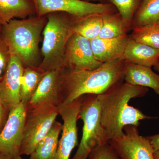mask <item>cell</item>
<instances>
[{
	"mask_svg": "<svg viewBox=\"0 0 159 159\" xmlns=\"http://www.w3.org/2000/svg\"><path fill=\"white\" fill-rule=\"evenodd\" d=\"M123 57L126 62L151 68L159 61V49L129 38Z\"/></svg>",
	"mask_w": 159,
	"mask_h": 159,
	"instance_id": "cell-15",
	"label": "cell"
},
{
	"mask_svg": "<svg viewBox=\"0 0 159 159\" xmlns=\"http://www.w3.org/2000/svg\"><path fill=\"white\" fill-rule=\"evenodd\" d=\"M28 108V103L21 101L9 111L7 121L0 132V153L11 159H22L20 149Z\"/></svg>",
	"mask_w": 159,
	"mask_h": 159,
	"instance_id": "cell-8",
	"label": "cell"
},
{
	"mask_svg": "<svg viewBox=\"0 0 159 159\" xmlns=\"http://www.w3.org/2000/svg\"><path fill=\"white\" fill-rule=\"evenodd\" d=\"M47 22L43 30L41 51L43 60L39 67L44 72L62 68L66 47L73 34L74 17L63 12L47 15Z\"/></svg>",
	"mask_w": 159,
	"mask_h": 159,
	"instance_id": "cell-4",
	"label": "cell"
},
{
	"mask_svg": "<svg viewBox=\"0 0 159 159\" xmlns=\"http://www.w3.org/2000/svg\"><path fill=\"white\" fill-rule=\"evenodd\" d=\"M154 69L159 73V60L155 66H154Z\"/></svg>",
	"mask_w": 159,
	"mask_h": 159,
	"instance_id": "cell-31",
	"label": "cell"
},
{
	"mask_svg": "<svg viewBox=\"0 0 159 159\" xmlns=\"http://www.w3.org/2000/svg\"><path fill=\"white\" fill-rule=\"evenodd\" d=\"M125 134L108 142L122 159H154V150L146 137L140 135L138 127L128 125L123 129Z\"/></svg>",
	"mask_w": 159,
	"mask_h": 159,
	"instance_id": "cell-11",
	"label": "cell"
},
{
	"mask_svg": "<svg viewBox=\"0 0 159 159\" xmlns=\"http://www.w3.org/2000/svg\"><path fill=\"white\" fill-rule=\"evenodd\" d=\"M58 107L49 104L29 106L26 116L20 154L31 155L53 126Z\"/></svg>",
	"mask_w": 159,
	"mask_h": 159,
	"instance_id": "cell-6",
	"label": "cell"
},
{
	"mask_svg": "<svg viewBox=\"0 0 159 159\" xmlns=\"http://www.w3.org/2000/svg\"><path fill=\"white\" fill-rule=\"evenodd\" d=\"M88 158L89 159H122L108 142L94 148Z\"/></svg>",
	"mask_w": 159,
	"mask_h": 159,
	"instance_id": "cell-25",
	"label": "cell"
},
{
	"mask_svg": "<svg viewBox=\"0 0 159 159\" xmlns=\"http://www.w3.org/2000/svg\"><path fill=\"white\" fill-rule=\"evenodd\" d=\"M148 91V88L122 82L97 95L101 124L108 142L123 137V129L126 125L138 127L141 120L151 118L139 109L129 105L131 99L144 97Z\"/></svg>",
	"mask_w": 159,
	"mask_h": 159,
	"instance_id": "cell-1",
	"label": "cell"
},
{
	"mask_svg": "<svg viewBox=\"0 0 159 159\" xmlns=\"http://www.w3.org/2000/svg\"><path fill=\"white\" fill-rule=\"evenodd\" d=\"M146 138L149 140L154 150L159 151V134Z\"/></svg>",
	"mask_w": 159,
	"mask_h": 159,
	"instance_id": "cell-27",
	"label": "cell"
},
{
	"mask_svg": "<svg viewBox=\"0 0 159 159\" xmlns=\"http://www.w3.org/2000/svg\"><path fill=\"white\" fill-rule=\"evenodd\" d=\"M81 102V97L71 103H61L57 106L63 124L55 159H70L72 151L77 145V122Z\"/></svg>",
	"mask_w": 159,
	"mask_h": 159,
	"instance_id": "cell-10",
	"label": "cell"
},
{
	"mask_svg": "<svg viewBox=\"0 0 159 159\" xmlns=\"http://www.w3.org/2000/svg\"><path fill=\"white\" fill-rule=\"evenodd\" d=\"M36 15L45 16L54 12L68 13L73 17L81 18L93 14H104L116 11L110 3H94L80 0H33Z\"/></svg>",
	"mask_w": 159,
	"mask_h": 159,
	"instance_id": "cell-7",
	"label": "cell"
},
{
	"mask_svg": "<svg viewBox=\"0 0 159 159\" xmlns=\"http://www.w3.org/2000/svg\"><path fill=\"white\" fill-rule=\"evenodd\" d=\"M45 72L39 67L24 68L20 80V98L21 102L29 103L37 89Z\"/></svg>",
	"mask_w": 159,
	"mask_h": 159,
	"instance_id": "cell-19",
	"label": "cell"
},
{
	"mask_svg": "<svg viewBox=\"0 0 159 159\" xmlns=\"http://www.w3.org/2000/svg\"><path fill=\"white\" fill-rule=\"evenodd\" d=\"M130 38L153 48L159 49V25L155 24L133 28Z\"/></svg>",
	"mask_w": 159,
	"mask_h": 159,
	"instance_id": "cell-23",
	"label": "cell"
},
{
	"mask_svg": "<svg viewBox=\"0 0 159 159\" xmlns=\"http://www.w3.org/2000/svg\"><path fill=\"white\" fill-rule=\"evenodd\" d=\"M47 16L11 20L3 25L2 34L11 55L16 56L26 67H39L40 35L47 22Z\"/></svg>",
	"mask_w": 159,
	"mask_h": 159,
	"instance_id": "cell-3",
	"label": "cell"
},
{
	"mask_svg": "<svg viewBox=\"0 0 159 159\" xmlns=\"http://www.w3.org/2000/svg\"><path fill=\"white\" fill-rule=\"evenodd\" d=\"M0 159H11L9 157L3 154L0 153Z\"/></svg>",
	"mask_w": 159,
	"mask_h": 159,
	"instance_id": "cell-30",
	"label": "cell"
},
{
	"mask_svg": "<svg viewBox=\"0 0 159 159\" xmlns=\"http://www.w3.org/2000/svg\"><path fill=\"white\" fill-rule=\"evenodd\" d=\"M80 1H84V2H103L104 0H80Z\"/></svg>",
	"mask_w": 159,
	"mask_h": 159,
	"instance_id": "cell-32",
	"label": "cell"
},
{
	"mask_svg": "<svg viewBox=\"0 0 159 159\" xmlns=\"http://www.w3.org/2000/svg\"><path fill=\"white\" fill-rule=\"evenodd\" d=\"M11 57L9 46L2 34H0V81L3 79Z\"/></svg>",
	"mask_w": 159,
	"mask_h": 159,
	"instance_id": "cell-26",
	"label": "cell"
},
{
	"mask_svg": "<svg viewBox=\"0 0 159 159\" xmlns=\"http://www.w3.org/2000/svg\"><path fill=\"white\" fill-rule=\"evenodd\" d=\"M36 15L33 0H0V22L2 25L14 19Z\"/></svg>",
	"mask_w": 159,
	"mask_h": 159,
	"instance_id": "cell-17",
	"label": "cell"
},
{
	"mask_svg": "<svg viewBox=\"0 0 159 159\" xmlns=\"http://www.w3.org/2000/svg\"><path fill=\"white\" fill-rule=\"evenodd\" d=\"M24 68L17 57L11 55L6 73L0 81V97L9 112L21 102L20 86Z\"/></svg>",
	"mask_w": 159,
	"mask_h": 159,
	"instance_id": "cell-13",
	"label": "cell"
},
{
	"mask_svg": "<svg viewBox=\"0 0 159 159\" xmlns=\"http://www.w3.org/2000/svg\"><path fill=\"white\" fill-rule=\"evenodd\" d=\"M107 1L116 7L122 19L130 27L134 15L142 0H107Z\"/></svg>",
	"mask_w": 159,
	"mask_h": 159,
	"instance_id": "cell-24",
	"label": "cell"
},
{
	"mask_svg": "<svg viewBox=\"0 0 159 159\" xmlns=\"http://www.w3.org/2000/svg\"><path fill=\"white\" fill-rule=\"evenodd\" d=\"M88 95L85 99H82L78 117L83 122L82 136L72 159H87L94 148L108 142L101 124L100 103L97 95Z\"/></svg>",
	"mask_w": 159,
	"mask_h": 159,
	"instance_id": "cell-5",
	"label": "cell"
},
{
	"mask_svg": "<svg viewBox=\"0 0 159 159\" xmlns=\"http://www.w3.org/2000/svg\"><path fill=\"white\" fill-rule=\"evenodd\" d=\"M6 111L7 110L4 105L2 98L0 97V129L2 128L5 119V114Z\"/></svg>",
	"mask_w": 159,
	"mask_h": 159,
	"instance_id": "cell-28",
	"label": "cell"
},
{
	"mask_svg": "<svg viewBox=\"0 0 159 159\" xmlns=\"http://www.w3.org/2000/svg\"><path fill=\"white\" fill-rule=\"evenodd\" d=\"M64 72L63 68L45 72L28 106L49 104L58 106L61 103Z\"/></svg>",
	"mask_w": 159,
	"mask_h": 159,
	"instance_id": "cell-12",
	"label": "cell"
},
{
	"mask_svg": "<svg viewBox=\"0 0 159 159\" xmlns=\"http://www.w3.org/2000/svg\"><path fill=\"white\" fill-rule=\"evenodd\" d=\"M123 57L104 63L93 70L70 71L65 69L62 102H74L87 94L100 95L124 80Z\"/></svg>",
	"mask_w": 159,
	"mask_h": 159,
	"instance_id": "cell-2",
	"label": "cell"
},
{
	"mask_svg": "<svg viewBox=\"0 0 159 159\" xmlns=\"http://www.w3.org/2000/svg\"><path fill=\"white\" fill-rule=\"evenodd\" d=\"M159 20V0H142L134 16V28L156 24Z\"/></svg>",
	"mask_w": 159,
	"mask_h": 159,
	"instance_id": "cell-22",
	"label": "cell"
},
{
	"mask_svg": "<svg viewBox=\"0 0 159 159\" xmlns=\"http://www.w3.org/2000/svg\"><path fill=\"white\" fill-rule=\"evenodd\" d=\"M3 25L0 22V34L2 32V29Z\"/></svg>",
	"mask_w": 159,
	"mask_h": 159,
	"instance_id": "cell-33",
	"label": "cell"
},
{
	"mask_svg": "<svg viewBox=\"0 0 159 159\" xmlns=\"http://www.w3.org/2000/svg\"><path fill=\"white\" fill-rule=\"evenodd\" d=\"M62 124L55 121L49 132L39 143L30 159H55Z\"/></svg>",
	"mask_w": 159,
	"mask_h": 159,
	"instance_id": "cell-18",
	"label": "cell"
},
{
	"mask_svg": "<svg viewBox=\"0 0 159 159\" xmlns=\"http://www.w3.org/2000/svg\"><path fill=\"white\" fill-rule=\"evenodd\" d=\"M129 39L127 34L113 39L98 37L91 40L95 58L104 63L123 57L125 47Z\"/></svg>",
	"mask_w": 159,
	"mask_h": 159,
	"instance_id": "cell-14",
	"label": "cell"
},
{
	"mask_svg": "<svg viewBox=\"0 0 159 159\" xmlns=\"http://www.w3.org/2000/svg\"><path fill=\"white\" fill-rule=\"evenodd\" d=\"M102 25L98 37L113 39L125 35L129 27L119 12H108L102 15Z\"/></svg>",
	"mask_w": 159,
	"mask_h": 159,
	"instance_id": "cell-21",
	"label": "cell"
},
{
	"mask_svg": "<svg viewBox=\"0 0 159 159\" xmlns=\"http://www.w3.org/2000/svg\"><path fill=\"white\" fill-rule=\"evenodd\" d=\"M154 159H159V151H154L153 153Z\"/></svg>",
	"mask_w": 159,
	"mask_h": 159,
	"instance_id": "cell-29",
	"label": "cell"
},
{
	"mask_svg": "<svg viewBox=\"0 0 159 159\" xmlns=\"http://www.w3.org/2000/svg\"><path fill=\"white\" fill-rule=\"evenodd\" d=\"M124 80L129 84L149 88L159 95V74L151 68L125 61Z\"/></svg>",
	"mask_w": 159,
	"mask_h": 159,
	"instance_id": "cell-16",
	"label": "cell"
},
{
	"mask_svg": "<svg viewBox=\"0 0 159 159\" xmlns=\"http://www.w3.org/2000/svg\"><path fill=\"white\" fill-rule=\"evenodd\" d=\"M156 24H157V25H159V20H158V21L157 22Z\"/></svg>",
	"mask_w": 159,
	"mask_h": 159,
	"instance_id": "cell-34",
	"label": "cell"
},
{
	"mask_svg": "<svg viewBox=\"0 0 159 159\" xmlns=\"http://www.w3.org/2000/svg\"><path fill=\"white\" fill-rule=\"evenodd\" d=\"M102 64L95 58L90 40L76 33L72 34L66 47L63 68L70 71L93 70Z\"/></svg>",
	"mask_w": 159,
	"mask_h": 159,
	"instance_id": "cell-9",
	"label": "cell"
},
{
	"mask_svg": "<svg viewBox=\"0 0 159 159\" xmlns=\"http://www.w3.org/2000/svg\"><path fill=\"white\" fill-rule=\"evenodd\" d=\"M102 15L93 14L81 18L74 17L72 26L73 33L90 40L98 38L102 27Z\"/></svg>",
	"mask_w": 159,
	"mask_h": 159,
	"instance_id": "cell-20",
	"label": "cell"
}]
</instances>
